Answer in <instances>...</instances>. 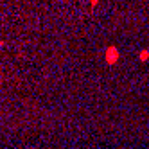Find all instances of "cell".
<instances>
[{"label":"cell","instance_id":"obj_2","mask_svg":"<svg viewBox=\"0 0 149 149\" xmlns=\"http://www.w3.org/2000/svg\"><path fill=\"white\" fill-rule=\"evenodd\" d=\"M147 58H149V52H147V50H142V52H140V59H142V61H146Z\"/></svg>","mask_w":149,"mask_h":149},{"label":"cell","instance_id":"obj_1","mask_svg":"<svg viewBox=\"0 0 149 149\" xmlns=\"http://www.w3.org/2000/svg\"><path fill=\"white\" fill-rule=\"evenodd\" d=\"M104 59H106L108 65H115V63L119 61V49L110 45V47L104 50Z\"/></svg>","mask_w":149,"mask_h":149},{"label":"cell","instance_id":"obj_3","mask_svg":"<svg viewBox=\"0 0 149 149\" xmlns=\"http://www.w3.org/2000/svg\"><path fill=\"white\" fill-rule=\"evenodd\" d=\"M97 2H99V0H90V4H92V5H95Z\"/></svg>","mask_w":149,"mask_h":149}]
</instances>
